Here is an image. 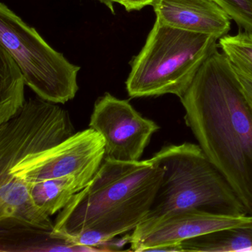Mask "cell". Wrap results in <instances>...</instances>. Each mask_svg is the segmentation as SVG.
<instances>
[{
  "mask_svg": "<svg viewBox=\"0 0 252 252\" xmlns=\"http://www.w3.org/2000/svg\"><path fill=\"white\" fill-rule=\"evenodd\" d=\"M16 226L53 231L54 222L35 204L27 183L8 175L0 179V227Z\"/></svg>",
  "mask_w": 252,
  "mask_h": 252,
  "instance_id": "cell-11",
  "label": "cell"
},
{
  "mask_svg": "<svg viewBox=\"0 0 252 252\" xmlns=\"http://www.w3.org/2000/svg\"><path fill=\"white\" fill-rule=\"evenodd\" d=\"M222 54L234 69L252 80V32H240L219 39Z\"/></svg>",
  "mask_w": 252,
  "mask_h": 252,
  "instance_id": "cell-16",
  "label": "cell"
},
{
  "mask_svg": "<svg viewBox=\"0 0 252 252\" xmlns=\"http://www.w3.org/2000/svg\"><path fill=\"white\" fill-rule=\"evenodd\" d=\"M0 45L14 59L26 85L39 98L65 104L76 96L81 67L56 51L4 3L0 5Z\"/></svg>",
  "mask_w": 252,
  "mask_h": 252,
  "instance_id": "cell-5",
  "label": "cell"
},
{
  "mask_svg": "<svg viewBox=\"0 0 252 252\" xmlns=\"http://www.w3.org/2000/svg\"><path fill=\"white\" fill-rule=\"evenodd\" d=\"M26 83L20 67L0 45V125L12 119L26 103Z\"/></svg>",
  "mask_w": 252,
  "mask_h": 252,
  "instance_id": "cell-14",
  "label": "cell"
},
{
  "mask_svg": "<svg viewBox=\"0 0 252 252\" xmlns=\"http://www.w3.org/2000/svg\"><path fill=\"white\" fill-rule=\"evenodd\" d=\"M245 32H252V0H212Z\"/></svg>",
  "mask_w": 252,
  "mask_h": 252,
  "instance_id": "cell-17",
  "label": "cell"
},
{
  "mask_svg": "<svg viewBox=\"0 0 252 252\" xmlns=\"http://www.w3.org/2000/svg\"><path fill=\"white\" fill-rule=\"evenodd\" d=\"M89 126L104 138V158L124 162L140 160L152 135L160 129L156 122L143 117L129 101L109 93L95 101Z\"/></svg>",
  "mask_w": 252,
  "mask_h": 252,
  "instance_id": "cell-8",
  "label": "cell"
},
{
  "mask_svg": "<svg viewBox=\"0 0 252 252\" xmlns=\"http://www.w3.org/2000/svg\"><path fill=\"white\" fill-rule=\"evenodd\" d=\"M156 20L175 29L217 39L228 35L231 18L212 0H156Z\"/></svg>",
  "mask_w": 252,
  "mask_h": 252,
  "instance_id": "cell-10",
  "label": "cell"
},
{
  "mask_svg": "<svg viewBox=\"0 0 252 252\" xmlns=\"http://www.w3.org/2000/svg\"><path fill=\"white\" fill-rule=\"evenodd\" d=\"M156 0H122V5L126 11H139L147 5L153 6Z\"/></svg>",
  "mask_w": 252,
  "mask_h": 252,
  "instance_id": "cell-18",
  "label": "cell"
},
{
  "mask_svg": "<svg viewBox=\"0 0 252 252\" xmlns=\"http://www.w3.org/2000/svg\"><path fill=\"white\" fill-rule=\"evenodd\" d=\"M98 1L107 6L113 14L115 13V5L116 4L122 5V0H98Z\"/></svg>",
  "mask_w": 252,
  "mask_h": 252,
  "instance_id": "cell-20",
  "label": "cell"
},
{
  "mask_svg": "<svg viewBox=\"0 0 252 252\" xmlns=\"http://www.w3.org/2000/svg\"><path fill=\"white\" fill-rule=\"evenodd\" d=\"M88 184L76 175L27 183L35 204L51 217L61 212Z\"/></svg>",
  "mask_w": 252,
  "mask_h": 252,
  "instance_id": "cell-13",
  "label": "cell"
},
{
  "mask_svg": "<svg viewBox=\"0 0 252 252\" xmlns=\"http://www.w3.org/2000/svg\"><path fill=\"white\" fill-rule=\"evenodd\" d=\"M251 221L252 215L229 216L199 210L147 218L132 231L130 250L183 252L181 243L185 240Z\"/></svg>",
  "mask_w": 252,
  "mask_h": 252,
  "instance_id": "cell-9",
  "label": "cell"
},
{
  "mask_svg": "<svg viewBox=\"0 0 252 252\" xmlns=\"http://www.w3.org/2000/svg\"><path fill=\"white\" fill-rule=\"evenodd\" d=\"M234 70H235L236 73H237V76H238L239 79H240L242 86H243V91H244L245 94H246V97H247L248 101H249L252 107V80L246 77L245 75H243V73H240L236 69H234Z\"/></svg>",
  "mask_w": 252,
  "mask_h": 252,
  "instance_id": "cell-19",
  "label": "cell"
},
{
  "mask_svg": "<svg viewBox=\"0 0 252 252\" xmlns=\"http://www.w3.org/2000/svg\"><path fill=\"white\" fill-rule=\"evenodd\" d=\"M181 244L183 252L252 251V221L193 237Z\"/></svg>",
  "mask_w": 252,
  "mask_h": 252,
  "instance_id": "cell-15",
  "label": "cell"
},
{
  "mask_svg": "<svg viewBox=\"0 0 252 252\" xmlns=\"http://www.w3.org/2000/svg\"><path fill=\"white\" fill-rule=\"evenodd\" d=\"M180 100L198 145L252 215V107L227 57L217 49Z\"/></svg>",
  "mask_w": 252,
  "mask_h": 252,
  "instance_id": "cell-1",
  "label": "cell"
},
{
  "mask_svg": "<svg viewBox=\"0 0 252 252\" xmlns=\"http://www.w3.org/2000/svg\"><path fill=\"white\" fill-rule=\"evenodd\" d=\"M163 175V168L150 159L124 162L104 158L89 184L60 212L53 237L65 240L94 229L111 240L133 231L148 216Z\"/></svg>",
  "mask_w": 252,
  "mask_h": 252,
  "instance_id": "cell-2",
  "label": "cell"
},
{
  "mask_svg": "<svg viewBox=\"0 0 252 252\" xmlns=\"http://www.w3.org/2000/svg\"><path fill=\"white\" fill-rule=\"evenodd\" d=\"M150 160L163 168V175L147 218H163L187 210L249 215L232 187L200 146L189 142L165 146Z\"/></svg>",
  "mask_w": 252,
  "mask_h": 252,
  "instance_id": "cell-3",
  "label": "cell"
},
{
  "mask_svg": "<svg viewBox=\"0 0 252 252\" xmlns=\"http://www.w3.org/2000/svg\"><path fill=\"white\" fill-rule=\"evenodd\" d=\"M217 40L156 20L144 47L131 63L126 82L128 95L140 98L173 94L181 98L218 49Z\"/></svg>",
  "mask_w": 252,
  "mask_h": 252,
  "instance_id": "cell-4",
  "label": "cell"
},
{
  "mask_svg": "<svg viewBox=\"0 0 252 252\" xmlns=\"http://www.w3.org/2000/svg\"><path fill=\"white\" fill-rule=\"evenodd\" d=\"M75 133L67 110L42 98H30L0 125V179L23 159L51 148Z\"/></svg>",
  "mask_w": 252,
  "mask_h": 252,
  "instance_id": "cell-6",
  "label": "cell"
},
{
  "mask_svg": "<svg viewBox=\"0 0 252 252\" xmlns=\"http://www.w3.org/2000/svg\"><path fill=\"white\" fill-rule=\"evenodd\" d=\"M104 157L105 142L102 135L89 128L51 148L28 156L8 175L26 183L68 175H76L89 183Z\"/></svg>",
  "mask_w": 252,
  "mask_h": 252,
  "instance_id": "cell-7",
  "label": "cell"
},
{
  "mask_svg": "<svg viewBox=\"0 0 252 252\" xmlns=\"http://www.w3.org/2000/svg\"><path fill=\"white\" fill-rule=\"evenodd\" d=\"M0 246L1 252H98L96 249L77 246L53 237L52 231L23 226L1 228Z\"/></svg>",
  "mask_w": 252,
  "mask_h": 252,
  "instance_id": "cell-12",
  "label": "cell"
}]
</instances>
